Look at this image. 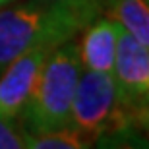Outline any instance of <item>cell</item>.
<instances>
[{"label": "cell", "instance_id": "obj_1", "mask_svg": "<svg viewBox=\"0 0 149 149\" xmlns=\"http://www.w3.org/2000/svg\"><path fill=\"white\" fill-rule=\"evenodd\" d=\"M101 14L97 4L14 0L0 6V72L35 47L54 49L74 39Z\"/></svg>", "mask_w": 149, "mask_h": 149}, {"label": "cell", "instance_id": "obj_2", "mask_svg": "<svg viewBox=\"0 0 149 149\" xmlns=\"http://www.w3.org/2000/svg\"><path fill=\"white\" fill-rule=\"evenodd\" d=\"M83 66L74 39L49 52L23 109V132L39 134L70 124L72 101Z\"/></svg>", "mask_w": 149, "mask_h": 149}, {"label": "cell", "instance_id": "obj_3", "mask_svg": "<svg viewBox=\"0 0 149 149\" xmlns=\"http://www.w3.org/2000/svg\"><path fill=\"white\" fill-rule=\"evenodd\" d=\"M70 122L97 141L111 134H120L134 124L132 109L122 99L112 74L81 70L72 101Z\"/></svg>", "mask_w": 149, "mask_h": 149}, {"label": "cell", "instance_id": "obj_4", "mask_svg": "<svg viewBox=\"0 0 149 149\" xmlns=\"http://www.w3.org/2000/svg\"><path fill=\"white\" fill-rule=\"evenodd\" d=\"M52 49L35 47L0 72V116L17 120L27 105L43 62Z\"/></svg>", "mask_w": 149, "mask_h": 149}, {"label": "cell", "instance_id": "obj_5", "mask_svg": "<svg viewBox=\"0 0 149 149\" xmlns=\"http://www.w3.org/2000/svg\"><path fill=\"white\" fill-rule=\"evenodd\" d=\"M112 76L126 103H138L149 97V47L138 43L122 27L118 31Z\"/></svg>", "mask_w": 149, "mask_h": 149}, {"label": "cell", "instance_id": "obj_6", "mask_svg": "<svg viewBox=\"0 0 149 149\" xmlns=\"http://www.w3.org/2000/svg\"><path fill=\"white\" fill-rule=\"evenodd\" d=\"M118 31L120 25L112 17L99 16L83 29V37L77 45L83 70L112 74L118 49Z\"/></svg>", "mask_w": 149, "mask_h": 149}, {"label": "cell", "instance_id": "obj_7", "mask_svg": "<svg viewBox=\"0 0 149 149\" xmlns=\"http://www.w3.org/2000/svg\"><path fill=\"white\" fill-rule=\"evenodd\" d=\"M101 6L128 35L149 47V0H101Z\"/></svg>", "mask_w": 149, "mask_h": 149}, {"label": "cell", "instance_id": "obj_8", "mask_svg": "<svg viewBox=\"0 0 149 149\" xmlns=\"http://www.w3.org/2000/svg\"><path fill=\"white\" fill-rule=\"evenodd\" d=\"M97 139L77 126L64 124L54 130L39 134H25V147L27 149H85L93 147Z\"/></svg>", "mask_w": 149, "mask_h": 149}, {"label": "cell", "instance_id": "obj_9", "mask_svg": "<svg viewBox=\"0 0 149 149\" xmlns=\"http://www.w3.org/2000/svg\"><path fill=\"white\" fill-rule=\"evenodd\" d=\"M25 147V132L12 118L0 116V149H23Z\"/></svg>", "mask_w": 149, "mask_h": 149}, {"label": "cell", "instance_id": "obj_10", "mask_svg": "<svg viewBox=\"0 0 149 149\" xmlns=\"http://www.w3.org/2000/svg\"><path fill=\"white\" fill-rule=\"evenodd\" d=\"M128 105L132 107L134 124H138V128L143 130L149 138V97L138 101V103H128Z\"/></svg>", "mask_w": 149, "mask_h": 149}, {"label": "cell", "instance_id": "obj_11", "mask_svg": "<svg viewBox=\"0 0 149 149\" xmlns=\"http://www.w3.org/2000/svg\"><path fill=\"white\" fill-rule=\"evenodd\" d=\"M50 2H62V4H97V6H101V0H50Z\"/></svg>", "mask_w": 149, "mask_h": 149}, {"label": "cell", "instance_id": "obj_12", "mask_svg": "<svg viewBox=\"0 0 149 149\" xmlns=\"http://www.w3.org/2000/svg\"><path fill=\"white\" fill-rule=\"evenodd\" d=\"M10 2H14V0H0V6H6V4H10Z\"/></svg>", "mask_w": 149, "mask_h": 149}]
</instances>
